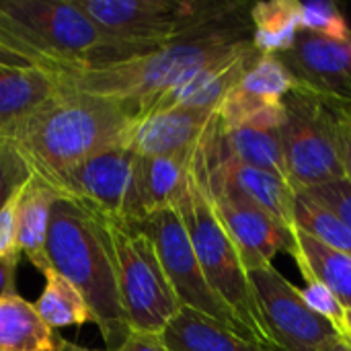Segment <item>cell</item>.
I'll return each mask as SVG.
<instances>
[{
	"mask_svg": "<svg viewBox=\"0 0 351 351\" xmlns=\"http://www.w3.org/2000/svg\"><path fill=\"white\" fill-rule=\"evenodd\" d=\"M245 4H230L222 14L202 23L152 53L68 76L72 88L132 103L144 111L167 90L191 78L214 62L239 56L253 45L251 19Z\"/></svg>",
	"mask_w": 351,
	"mask_h": 351,
	"instance_id": "1",
	"label": "cell"
},
{
	"mask_svg": "<svg viewBox=\"0 0 351 351\" xmlns=\"http://www.w3.org/2000/svg\"><path fill=\"white\" fill-rule=\"evenodd\" d=\"M160 45L113 37L74 0H0V64L72 74L152 53Z\"/></svg>",
	"mask_w": 351,
	"mask_h": 351,
	"instance_id": "2",
	"label": "cell"
},
{
	"mask_svg": "<svg viewBox=\"0 0 351 351\" xmlns=\"http://www.w3.org/2000/svg\"><path fill=\"white\" fill-rule=\"evenodd\" d=\"M140 117V109L132 103L70 86L27 117L6 140L33 175L51 183L93 154L125 146Z\"/></svg>",
	"mask_w": 351,
	"mask_h": 351,
	"instance_id": "3",
	"label": "cell"
},
{
	"mask_svg": "<svg viewBox=\"0 0 351 351\" xmlns=\"http://www.w3.org/2000/svg\"><path fill=\"white\" fill-rule=\"evenodd\" d=\"M47 257L51 269L86 300L109 351L117 350L132 329L121 304L115 253L105 220L62 195L51 212Z\"/></svg>",
	"mask_w": 351,
	"mask_h": 351,
	"instance_id": "4",
	"label": "cell"
},
{
	"mask_svg": "<svg viewBox=\"0 0 351 351\" xmlns=\"http://www.w3.org/2000/svg\"><path fill=\"white\" fill-rule=\"evenodd\" d=\"M175 208L181 214V220L187 228V234L191 239L193 251L208 284L220 296V300L234 313L247 339L261 348L278 351L261 319L249 282V271L245 269L232 239L228 237L224 224L216 214L197 146L193 150L185 185L175 202Z\"/></svg>",
	"mask_w": 351,
	"mask_h": 351,
	"instance_id": "5",
	"label": "cell"
},
{
	"mask_svg": "<svg viewBox=\"0 0 351 351\" xmlns=\"http://www.w3.org/2000/svg\"><path fill=\"white\" fill-rule=\"evenodd\" d=\"M280 136L286 175L294 191H308L346 177L339 146V105L296 84L284 99Z\"/></svg>",
	"mask_w": 351,
	"mask_h": 351,
	"instance_id": "6",
	"label": "cell"
},
{
	"mask_svg": "<svg viewBox=\"0 0 351 351\" xmlns=\"http://www.w3.org/2000/svg\"><path fill=\"white\" fill-rule=\"evenodd\" d=\"M117 267L121 304L132 331L162 333L181 302L165 274L152 239L134 224L105 220Z\"/></svg>",
	"mask_w": 351,
	"mask_h": 351,
	"instance_id": "7",
	"label": "cell"
},
{
	"mask_svg": "<svg viewBox=\"0 0 351 351\" xmlns=\"http://www.w3.org/2000/svg\"><path fill=\"white\" fill-rule=\"evenodd\" d=\"M103 31L117 39L165 45L185 31L222 14L228 4L179 0H74Z\"/></svg>",
	"mask_w": 351,
	"mask_h": 351,
	"instance_id": "8",
	"label": "cell"
},
{
	"mask_svg": "<svg viewBox=\"0 0 351 351\" xmlns=\"http://www.w3.org/2000/svg\"><path fill=\"white\" fill-rule=\"evenodd\" d=\"M136 175L138 154L128 146H113L78 162L49 185L103 220L136 224L140 220Z\"/></svg>",
	"mask_w": 351,
	"mask_h": 351,
	"instance_id": "9",
	"label": "cell"
},
{
	"mask_svg": "<svg viewBox=\"0 0 351 351\" xmlns=\"http://www.w3.org/2000/svg\"><path fill=\"white\" fill-rule=\"evenodd\" d=\"M134 226H138L152 239L158 259L181 306L212 317L222 325L230 327L232 331H237L239 335L247 337L234 313L220 300V296L208 284L204 269L197 261V255L193 251L191 239L187 234V228L175 206L162 208Z\"/></svg>",
	"mask_w": 351,
	"mask_h": 351,
	"instance_id": "10",
	"label": "cell"
},
{
	"mask_svg": "<svg viewBox=\"0 0 351 351\" xmlns=\"http://www.w3.org/2000/svg\"><path fill=\"white\" fill-rule=\"evenodd\" d=\"M249 282L278 351H329L341 339L331 323L306 306L302 290L288 282L274 263L249 271Z\"/></svg>",
	"mask_w": 351,
	"mask_h": 351,
	"instance_id": "11",
	"label": "cell"
},
{
	"mask_svg": "<svg viewBox=\"0 0 351 351\" xmlns=\"http://www.w3.org/2000/svg\"><path fill=\"white\" fill-rule=\"evenodd\" d=\"M208 189L216 214L232 239L247 271L271 265L274 257L282 251L288 255L294 253V228L237 193L210 185Z\"/></svg>",
	"mask_w": 351,
	"mask_h": 351,
	"instance_id": "12",
	"label": "cell"
},
{
	"mask_svg": "<svg viewBox=\"0 0 351 351\" xmlns=\"http://www.w3.org/2000/svg\"><path fill=\"white\" fill-rule=\"evenodd\" d=\"M296 82L329 103L351 109V58L348 43L302 31L280 56Z\"/></svg>",
	"mask_w": 351,
	"mask_h": 351,
	"instance_id": "13",
	"label": "cell"
},
{
	"mask_svg": "<svg viewBox=\"0 0 351 351\" xmlns=\"http://www.w3.org/2000/svg\"><path fill=\"white\" fill-rule=\"evenodd\" d=\"M216 109L175 107L146 113L130 130L125 146L138 156H171L191 152L210 125Z\"/></svg>",
	"mask_w": 351,
	"mask_h": 351,
	"instance_id": "14",
	"label": "cell"
},
{
	"mask_svg": "<svg viewBox=\"0 0 351 351\" xmlns=\"http://www.w3.org/2000/svg\"><path fill=\"white\" fill-rule=\"evenodd\" d=\"M70 88L68 74L0 64V140H6L27 117Z\"/></svg>",
	"mask_w": 351,
	"mask_h": 351,
	"instance_id": "15",
	"label": "cell"
},
{
	"mask_svg": "<svg viewBox=\"0 0 351 351\" xmlns=\"http://www.w3.org/2000/svg\"><path fill=\"white\" fill-rule=\"evenodd\" d=\"M261 53L251 47L239 56L220 60L210 64L208 68L199 70L191 78L183 80L181 84L173 86L165 95H160L146 111H165L175 107H195V109H216L220 101L241 82L247 70L255 64Z\"/></svg>",
	"mask_w": 351,
	"mask_h": 351,
	"instance_id": "16",
	"label": "cell"
},
{
	"mask_svg": "<svg viewBox=\"0 0 351 351\" xmlns=\"http://www.w3.org/2000/svg\"><path fill=\"white\" fill-rule=\"evenodd\" d=\"M62 193L45 179L31 175L23 187L19 204V249L29 263L43 276L51 269L47 257V232L53 204Z\"/></svg>",
	"mask_w": 351,
	"mask_h": 351,
	"instance_id": "17",
	"label": "cell"
},
{
	"mask_svg": "<svg viewBox=\"0 0 351 351\" xmlns=\"http://www.w3.org/2000/svg\"><path fill=\"white\" fill-rule=\"evenodd\" d=\"M169 351H271L239 335L220 321L181 306L162 331Z\"/></svg>",
	"mask_w": 351,
	"mask_h": 351,
	"instance_id": "18",
	"label": "cell"
},
{
	"mask_svg": "<svg viewBox=\"0 0 351 351\" xmlns=\"http://www.w3.org/2000/svg\"><path fill=\"white\" fill-rule=\"evenodd\" d=\"M193 150L171 156H138V222L162 208L175 206L177 197L183 191Z\"/></svg>",
	"mask_w": 351,
	"mask_h": 351,
	"instance_id": "19",
	"label": "cell"
},
{
	"mask_svg": "<svg viewBox=\"0 0 351 351\" xmlns=\"http://www.w3.org/2000/svg\"><path fill=\"white\" fill-rule=\"evenodd\" d=\"M60 337L49 329L35 304L25 300L14 284L0 290V350L53 351Z\"/></svg>",
	"mask_w": 351,
	"mask_h": 351,
	"instance_id": "20",
	"label": "cell"
},
{
	"mask_svg": "<svg viewBox=\"0 0 351 351\" xmlns=\"http://www.w3.org/2000/svg\"><path fill=\"white\" fill-rule=\"evenodd\" d=\"M294 253L290 255L302 278H315L325 284L339 302L350 311L351 308V257L339 253L300 228H294Z\"/></svg>",
	"mask_w": 351,
	"mask_h": 351,
	"instance_id": "21",
	"label": "cell"
},
{
	"mask_svg": "<svg viewBox=\"0 0 351 351\" xmlns=\"http://www.w3.org/2000/svg\"><path fill=\"white\" fill-rule=\"evenodd\" d=\"M253 45L263 56L286 53L302 29V2L267 0L249 8Z\"/></svg>",
	"mask_w": 351,
	"mask_h": 351,
	"instance_id": "22",
	"label": "cell"
},
{
	"mask_svg": "<svg viewBox=\"0 0 351 351\" xmlns=\"http://www.w3.org/2000/svg\"><path fill=\"white\" fill-rule=\"evenodd\" d=\"M214 140L218 148L230 158L288 179L280 130H230L226 132L222 130L218 113H216Z\"/></svg>",
	"mask_w": 351,
	"mask_h": 351,
	"instance_id": "23",
	"label": "cell"
},
{
	"mask_svg": "<svg viewBox=\"0 0 351 351\" xmlns=\"http://www.w3.org/2000/svg\"><path fill=\"white\" fill-rule=\"evenodd\" d=\"M33 304L43 323L53 331L93 323L90 308L82 294L53 269L45 274V288Z\"/></svg>",
	"mask_w": 351,
	"mask_h": 351,
	"instance_id": "24",
	"label": "cell"
},
{
	"mask_svg": "<svg viewBox=\"0 0 351 351\" xmlns=\"http://www.w3.org/2000/svg\"><path fill=\"white\" fill-rule=\"evenodd\" d=\"M294 226L304 230L319 243L351 257V230L348 224L306 191H296Z\"/></svg>",
	"mask_w": 351,
	"mask_h": 351,
	"instance_id": "25",
	"label": "cell"
},
{
	"mask_svg": "<svg viewBox=\"0 0 351 351\" xmlns=\"http://www.w3.org/2000/svg\"><path fill=\"white\" fill-rule=\"evenodd\" d=\"M296 84L298 82L294 74L288 70L280 56L261 53L237 86L255 99L267 103H284V99L294 90Z\"/></svg>",
	"mask_w": 351,
	"mask_h": 351,
	"instance_id": "26",
	"label": "cell"
},
{
	"mask_svg": "<svg viewBox=\"0 0 351 351\" xmlns=\"http://www.w3.org/2000/svg\"><path fill=\"white\" fill-rule=\"evenodd\" d=\"M302 31L321 35L325 39H333L339 43H350L351 27L348 16L335 2L313 0L302 4Z\"/></svg>",
	"mask_w": 351,
	"mask_h": 351,
	"instance_id": "27",
	"label": "cell"
},
{
	"mask_svg": "<svg viewBox=\"0 0 351 351\" xmlns=\"http://www.w3.org/2000/svg\"><path fill=\"white\" fill-rule=\"evenodd\" d=\"M306 280V288L302 290V300L306 302V306L323 317L327 323L333 325V329L339 333V337L343 339L350 329H348V308L339 302V298L319 280L315 278H304Z\"/></svg>",
	"mask_w": 351,
	"mask_h": 351,
	"instance_id": "28",
	"label": "cell"
},
{
	"mask_svg": "<svg viewBox=\"0 0 351 351\" xmlns=\"http://www.w3.org/2000/svg\"><path fill=\"white\" fill-rule=\"evenodd\" d=\"M31 169L19 150L8 142L0 140V208L29 181Z\"/></svg>",
	"mask_w": 351,
	"mask_h": 351,
	"instance_id": "29",
	"label": "cell"
},
{
	"mask_svg": "<svg viewBox=\"0 0 351 351\" xmlns=\"http://www.w3.org/2000/svg\"><path fill=\"white\" fill-rule=\"evenodd\" d=\"M23 187L0 208V263L21 255V249H19V204H21Z\"/></svg>",
	"mask_w": 351,
	"mask_h": 351,
	"instance_id": "30",
	"label": "cell"
},
{
	"mask_svg": "<svg viewBox=\"0 0 351 351\" xmlns=\"http://www.w3.org/2000/svg\"><path fill=\"white\" fill-rule=\"evenodd\" d=\"M306 193L313 195L315 199H319L331 212H335L351 230V183L346 177L323 183L319 187H313Z\"/></svg>",
	"mask_w": 351,
	"mask_h": 351,
	"instance_id": "31",
	"label": "cell"
},
{
	"mask_svg": "<svg viewBox=\"0 0 351 351\" xmlns=\"http://www.w3.org/2000/svg\"><path fill=\"white\" fill-rule=\"evenodd\" d=\"M115 351H169L162 333H144V331H130L125 341Z\"/></svg>",
	"mask_w": 351,
	"mask_h": 351,
	"instance_id": "32",
	"label": "cell"
},
{
	"mask_svg": "<svg viewBox=\"0 0 351 351\" xmlns=\"http://www.w3.org/2000/svg\"><path fill=\"white\" fill-rule=\"evenodd\" d=\"M351 109L339 105V146H341V160L346 169V179L351 183Z\"/></svg>",
	"mask_w": 351,
	"mask_h": 351,
	"instance_id": "33",
	"label": "cell"
},
{
	"mask_svg": "<svg viewBox=\"0 0 351 351\" xmlns=\"http://www.w3.org/2000/svg\"><path fill=\"white\" fill-rule=\"evenodd\" d=\"M53 351H90V350H86V348H80V346H76V343H72V341L60 339Z\"/></svg>",
	"mask_w": 351,
	"mask_h": 351,
	"instance_id": "34",
	"label": "cell"
},
{
	"mask_svg": "<svg viewBox=\"0 0 351 351\" xmlns=\"http://www.w3.org/2000/svg\"><path fill=\"white\" fill-rule=\"evenodd\" d=\"M329 351H351V346L348 343V341H343V339H339L333 348Z\"/></svg>",
	"mask_w": 351,
	"mask_h": 351,
	"instance_id": "35",
	"label": "cell"
},
{
	"mask_svg": "<svg viewBox=\"0 0 351 351\" xmlns=\"http://www.w3.org/2000/svg\"><path fill=\"white\" fill-rule=\"evenodd\" d=\"M348 329L351 331V308L348 311ZM343 339H346V337H343Z\"/></svg>",
	"mask_w": 351,
	"mask_h": 351,
	"instance_id": "36",
	"label": "cell"
},
{
	"mask_svg": "<svg viewBox=\"0 0 351 351\" xmlns=\"http://www.w3.org/2000/svg\"><path fill=\"white\" fill-rule=\"evenodd\" d=\"M348 47H350V58H351V41H350V43H348Z\"/></svg>",
	"mask_w": 351,
	"mask_h": 351,
	"instance_id": "37",
	"label": "cell"
},
{
	"mask_svg": "<svg viewBox=\"0 0 351 351\" xmlns=\"http://www.w3.org/2000/svg\"><path fill=\"white\" fill-rule=\"evenodd\" d=\"M350 130H351V119H350Z\"/></svg>",
	"mask_w": 351,
	"mask_h": 351,
	"instance_id": "38",
	"label": "cell"
},
{
	"mask_svg": "<svg viewBox=\"0 0 351 351\" xmlns=\"http://www.w3.org/2000/svg\"><path fill=\"white\" fill-rule=\"evenodd\" d=\"M0 351H2V350H0Z\"/></svg>",
	"mask_w": 351,
	"mask_h": 351,
	"instance_id": "39",
	"label": "cell"
}]
</instances>
